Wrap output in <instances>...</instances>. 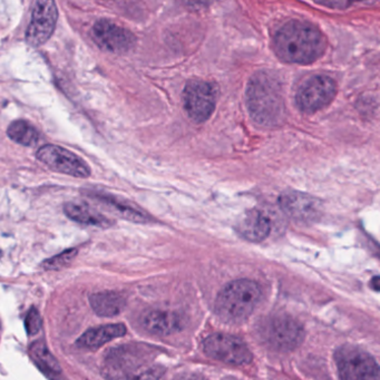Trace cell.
I'll list each match as a JSON object with an SVG mask.
<instances>
[{"mask_svg":"<svg viewBox=\"0 0 380 380\" xmlns=\"http://www.w3.org/2000/svg\"><path fill=\"white\" fill-rule=\"evenodd\" d=\"M273 47L284 62L311 64L325 53L327 41L313 23L290 21L275 32Z\"/></svg>","mask_w":380,"mask_h":380,"instance_id":"obj_1","label":"cell"},{"mask_svg":"<svg viewBox=\"0 0 380 380\" xmlns=\"http://www.w3.org/2000/svg\"><path fill=\"white\" fill-rule=\"evenodd\" d=\"M249 111L261 125H278L284 117V101L278 81L266 73L252 77L246 89Z\"/></svg>","mask_w":380,"mask_h":380,"instance_id":"obj_2","label":"cell"},{"mask_svg":"<svg viewBox=\"0 0 380 380\" xmlns=\"http://www.w3.org/2000/svg\"><path fill=\"white\" fill-rule=\"evenodd\" d=\"M260 299L261 289L255 281H232L218 295L215 311L223 321L237 324L250 317Z\"/></svg>","mask_w":380,"mask_h":380,"instance_id":"obj_3","label":"cell"},{"mask_svg":"<svg viewBox=\"0 0 380 380\" xmlns=\"http://www.w3.org/2000/svg\"><path fill=\"white\" fill-rule=\"evenodd\" d=\"M147 351L140 346H125L109 351L103 366V374L111 380H129L149 368Z\"/></svg>","mask_w":380,"mask_h":380,"instance_id":"obj_4","label":"cell"},{"mask_svg":"<svg viewBox=\"0 0 380 380\" xmlns=\"http://www.w3.org/2000/svg\"><path fill=\"white\" fill-rule=\"evenodd\" d=\"M341 380H379V367L374 358L354 346H344L335 355Z\"/></svg>","mask_w":380,"mask_h":380,"instance_id":"obj_5","label":"cell"},{"mask_svg":"<svg viewBox=\"0 0 380 380\" xmlns=\"http://www.w3.org/2000/svg\"><path fill=\"white\" fill-rule=\"evenodd\" d=\"M337 93L334 79L326 75L310 77L299 88L295 102L304 113H315L329 105Z\"/></svg>","mask_w":380,"mask_h":380,"instance_id":"obj_6","label":"cell"},{"mask_svg":"<svg viewBox=\"0 0 380 380\" xmlns=\"http://www.w3.org/2000/svg\"><path fill=\"white\" fill-rule=\"evenodd\" d=\"M203 350L209 357L229 365H246L252 360L248 346L231 335H211L203 342Z\"/></svg>","mask_w":380,"mask_h":380,"instance_id":"obj_7","label":"cell"},{"mask_svg":"<svg viewBox=\"0 0 380 380\" xmlns=\"http://www.w3.org/2000/svg\"><path fill=\"white\" fill-rule=\"evenodd\" d=\"M36 158L50 170L78 179L91 176V167L75 153L57 145H44L36 153Z\"/></svg>","mask_w":380,"mask_h":380,"instance_id":"obj_8","label":"cell"},{"mask_svg":"<svg viewBox=\"0 0 380 380\" xmlns=\"http://www.w3.org/2000/svg\"><path fill=\"white\" fill-rule=\"evenodd\" d=\"M183 105L191 120L205 122L217 105V92L210 83L191 81L183 91Z\"/></svg>","mask_w":380,"mask_h":380,"instance_id":"obj_9","label":"cell"},{"mask_svg":"<svg viewBox=\"0 0 380 380\" xmlns=\"http://www.w3.org/2000/svg\"><path fill=\"white\" fill-rule=\"evenodd\" d=\"M59 19V9L52 0H39L34 3L32 21L27 28L26 41L30 46L44 45L53 35Z\"/></svg>","mask_w":380,"mask_h":380,"instance_id":"obj_10","label":"cell"},{"mask_svg":"<svg viewBox=\"0 0 380 380\" xmlns=\"http://www.w3.org/2000/svg\"><path fill=\"white\" fill-rule=\"evenodd\" d=\"M264 337L268 344L278 350H293L302 344V326L290 317H273L264 327Z\"/></svg>","mask_w":380,"mask_h":380,"instance_id":"obj_11","label":"cell"},{"mask_svg":"<svg viewBox=\"0 0 380 380\" xmlns=\"http://www.w3.org/2000/svg\"><path fill=\"white\" fill-rule=\"evenodd\" d=\"M93 39L103 50L113 54L127 53L136 41L132 32L107 19H100L95 23Z\"/></svg>","mask_w":380,"mask_h":380,"instance_id":"obj_12","label":"cell"},{"mask_svg":"<svg viewBox=\"0 0 380 380\" xmlns=\"http://www.w3.org/2000/svg\"><path fill=\"white\" fill-rule=\"evenodd\" d=\"M87 194L91 199L101 205V208L114 213L117 217L135 223H147L149 221V217L145 212L118 196L104 193L100 191H89Z\"/></svg>","mask_w":380,"mask_h":380,"instance_id":"obj_13","label":"cell"},{"mask_svg":"<svg viewBox=\"0 0 380 380\" xmlns=\"http://www.w3.org/2000/svg\"><path fill=\"white\" fill-rule=\"evenodd\" d=\"M280 207L290 218L304 222L317 219L320 210L318 200L293 191L281 196Z\"/></svg>","mask_w":380,"mask_h":380,"instance_id":"obj_14","label":"cell"},{"mask_svg":"<svg viewBox=\"0 0 380 380\" xmlns=\"http://www.w3.org/2000/svg\"><path fill=\"white\" fill-rule=\"evenodd\" d=\"M237 231L250 242H261L269 237L271 222L261 211L250 210L237 221Z\"/></svg>","mask_w":380,"mask_h":380,"instance_id":"obj_15","label":"cell"},{"mask_svg":"<svg viewBox=\"0 0 380 380\" xmlns=\"http://www.w3.org/2000/svg\"><path fill=\"white\" fill-rule=\"evenodd\" d=\"M126 334V327L123 324H111V325L100 326V327L88 329L76 341L79 348L96 350L112 340L120 338Z\"/></svg>","mask_w":380,"mask_h":380,"instance_id":"obj_16","label":"cell"},{"mask_svg":"<svg viewBox=\"0 0 380 380\" xmlns=\"http://www.w3.org/2000/svg\"><path fill=\"white\" fill-rule=\"evenodd\" d=\"M64 212L70 220L81 224L93 225L97 228H109L113 221L103 215L96 209L82 202H68L64 205Z\"/></svg>","mask_w":380,"mask_h":380,"instance_id":"obj_17","label":"cell"},{"mask_svg":"<svg viewBox=\"0 0 380 380\" xmlns=\"http://www.w3.org/2000/svg\"><path fill=\"white\" fill-rule=\"evenodd\" d=\"M30 355L39 370L50 379L56 380L62 374V367L59 360L52 354L44 340L34 342L30 347Z\"/></svg>","mask_w":380,"mask_h":380,"instance_id":"obj_18","label":"cell"},{"mask_svg":"<svg viewBox=\"0 0 380 380\" xmlns=\"http://www.w3.org/2000/svg\"><path fill=\"white\" fill-rule=\"evenodd\" d=\"M142 326L153 335H170L180 327L176 313L167 310H152L142 317Z\"/></svg>","mask_w":380,"mask_h":380,"instance_id":"obj_19","label":"cell"},{"mask_svg":"<svg viewBox=\"0 0 380 380\" xmlns=\"http://www.w3.org/2000/svg\"><path fill=\"white\" fill-rule=\"evenodd\" d=\"M89 304L97 316L112 318V317L120 315L124 310L126 300L122 293H115V291H104V293L92 295L89 297Z\"/></svg>","mask_w":380,"mask_h":380,"instance_id":"obj_20","label":"cell"},{"mask_svg":"<svg viewBox=\"0 0 380 380\" xmlns=\"http://www.w3.org/2000/svg\"><path fill=\"white\" fill-rule=\"evenodd\" d=\"M7 135L10 140L23 147H35L41 138L39 129L30 122L23 120L12 122L7 129Z\"/></svg>","mask_w":380,"mask_h":380,"instance_id":"obj_21","label":"cell"},{"mask_svg":"<svg viewBox=\"0 0 380 380\" xmlns=\"http://www.w3.org/2000/svg\"><path fill=\"white\" fill-rule=\"evenodd\" d=\"M77 253H78L77 249H68L66 251L45 260L41 264V268L47 270V271L64 269V268L70 266L73 262L74 259L76 257Z\"/></svg>","mask_w":380,"mask_h":380,"instance_id":"obj_22","label":"cell"},{"mask_svg":"<svg viewBox=\"0 0 380 380\" xmlns=\"http://www.w3.org/2000/svg\"><path fill=\"white\" fill-rule=\"evenodd\" d=\"M41 325H43V320H41V313L35 307H32L30 313H27L26 319H25V328H26L27 334L30 336H35L36 334H39L41 329Z\"/></svg>","mask_w":380,"mask_h":380,"instance_id":"obj_23","label":"cell"},{"mask_svg":"<svg viewBox=\"0 0 380 380\" xmlns=\"http://www.w3.org/2000/svg\"><path fill=\"white\" fill-rule=\"evenodd\" d=\"M164 374V369L160 366H151L149 368L145 369L143 372L136 374L129 380H160L162 374Z\"/></svg>","mask_w":380,"mask_h":380,"instance_id":"obj_24","label":"cell"},{"mask_svg":"<svg viewBox=\"0 0 380 380\" xmlns=\"http://www.w3.org/2000/svg\"><path fill=\"white\" fill-rule=\"evenodd\" d=\"M173 380H203L198 374H180L178 377L173 378Z\"/></svg>","mask_w":380,"mask_h":380,"instance_id":"obj_25","label":"cell"},{"mask_svg":"<svg viewBox=\"0 0 380 380\" xmlns=\"http://www.w3.org/2000/svg\"><path fill=\"white\" fill-rule=\"evenodd\" d=\"M320 5H324V6L332 7V8H338V7H341V8H346V7L351 5V3H344V1H337V3H319Z\"/></svg>","mask_w":380,"mask_h":380,"instance_id":"obj_26","label":"cell"},{"mask_svg":"<svg viewBox=\"0 0 380 380\" xmlns=\"http://www.w3.org/2000/svg\"><path fill=\"white\" fill-rule=\"evenodd\" d=\"M372 284H374V289L378 291L379 290V278L378 277H374Z\"/></svg>","mask_w":380,"mask_h":380,"instance_id":"obj_27","label":"cell"}]
</instances>
